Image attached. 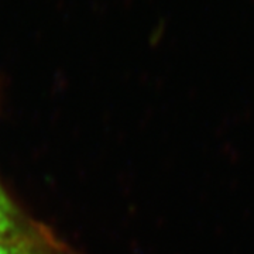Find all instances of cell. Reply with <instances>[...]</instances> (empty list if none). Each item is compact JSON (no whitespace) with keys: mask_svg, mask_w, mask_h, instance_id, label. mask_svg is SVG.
Listing matches in <instances>:
<instances>
[{"mask_svg":"<svg viewBox=\"0 0 254 254\" xmlns=\"http://www.w3.org/2000/svg\"><path fill=\"white\" fill-rule=\"evenodd\" d=\"M16 236V215L7 196L0 188V240Z\"/></svg>","mask_w":254,"mask_h":254,"instance_id":"cell-1","label":"cell"},{"mask_svg":"<svg viewBox=\"0 0 254 254\" xmlns=\"http://www.w3.org/2000/svg\"><path fill=\"white\" fill-rule=\"evenodd\" d=\"M0 254H43L34 243L27 239L13 236L0 240Z\"/></svg>","mask_w":254,"mask_h":254,"instance_id":"cell-2","label":"cell"}]
</instances>
